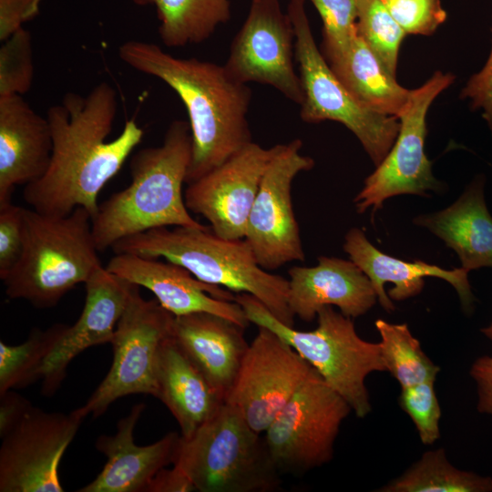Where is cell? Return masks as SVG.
<instances>
[{"instance_id": "6da1fadb", "label": "cell", "mask_w": 492, "mask_h": 492, "mask_svg": "<svg viewBox=\"0 0 492 492\" xmlns=\"http://www.w3.org/2000/svg\"><path fill=\"white\" fill-rule=\"evenodd\" d=\"M117 110V92L108 82L96 85L86 96L67 92L48 108L52 155L45 174L24 188L23 198L31 209L66 216L81 207L92 219L101 190L144 136L138 123L128 119L121 133L108 140Z\"/></svg>"}, {"instance_id": "7a4b0ae2", "label": "cell", "mask_w": 492, "mask_h": 492, "mask_svg": "<svg viewBox=\"0 0 492 492\" xmlns=\"http://www.w3.org/2000/svg\"><path fill=\"white\" fill-rule=\"evenodd\" d=\"M118 56L133 69L162 80L183 102L192 139L187 184L252 141L247 118L251 89L225 66L175 57L153 43L138 40L123 43Z\"/></svg>"}, {"instance_id": "3957f363", "label": "cell", "mask_w": 492, "mask_h": 492, "mask_svg": "<svg viewBox=\"0 0 492 492\" xmlns=\"http://www.w3.org/2000/svg\"><path fill=\"white\" fill-rule=\"evenodd\" d=\"M190 124L174 120L163 142L139 149L130 160L131 182L98 204L91 219L99 251L156 228H205L190 213L182 192L191 160Z\"/></svg>"}, {"instance_id": "277c9868", "label": "cell", "mask_w": 492, "mask_h": 492, "mask_svg": "<svg viewBox=\"0 0 492 492\" xmlns=\"http://www.w3.org/2000/svg\"><path fill=\"white\" fill-rule=\"evenodd\" d=\"M111 249L181 265L206 283L252 295L279 321L294 325L289 281L263 269L245 239H223L208 227H162L124 238Z\"/></svg>"}, {"instance_id": "5b68a950", "label": "cell", "mask_w": 492, "mask_h": 492, "mask_svg": "<svg viewBox=\"0 0 492 492\" xmlns=\"http://www.w3.org/2000/svg\"><path fill=\"white\" fill-rule=\"evenodd\" d=\"M91 215L77 208L66 216L25 208V241L20 259L2 280L5 294L36 308H51L100 266Z\"/></svg>"}, {"instance_id": "8992f818", "label": "cell", "mask_w": 492, "mask_h": 492, "mask_svg": "<svg viewBox=\"0 0 492 492\" xmlns=\"http://www.w3.org/2000/svg\"><path fill=\"white\" fill-rule=\"evenodd\" d=\"M234 301L250 323L268 328L290 344L350 405L359 418L372 405L365 386L366 376L386 371L379 343L363 340L351 317L323 306L317 313V327L299 331L279 321L259 300L238 293Z\"/></svg>"}, {"instance_id": "52a82bcc", "label": "cell", "mask_w": 492, "mask_h": 492, "mask_svg": "<svg viewBox=\"0 0 492 492\" xmlns=\"http://www.w3.org/2000/svg\"><path fill=\"white\" fill-rule=\"evenodd\" d=\"M173 466L199 492H272L281 485L264 438L227 402L192 436H180Z\"/></svg>"}, {"instance_id": "ba28073f", "label": "cell", "mask_w": 492, "mask_h": 492, "mask_svg": "<svg viewBox=\"0 0 492 492\" xmlns=\"http://www.w3.org/2000/svg\"><path fill=\"white\" fill-rule=\"evenodd\" d=\"M287 14L294 29V57L299 65L303 91L300 105L302 119L308 123L332 120L344 125L378 166L397 137L398 118L366 108L338 79L317 47L304 0H290Z\"/></svg>"}, {"instance_id": "9c48e42d", "label": "cell", "mask_w": 492, "mask_h": 492, "mask_svg": "<svg viewBox=\"0 0 492 492\" xmlns=\"http://www.w3.org/2000/svg\"><path fill=\"white\" fill-rule=\"evenodd\" d=\"M175 315L156 300H145L135 288L110 342V369L87 402L73 410L85 419L103 415L126 395H149L157 398V371L160 349L172 336Z\"/></svg>"}, {"instance_id": "30bf717a", "label": "cell", "mask_w": 492, "mask_h": 492, "mask_svg": "<svg viewBox=\"0 0 492 492\" xmlns=\"http://www.w3.org/2000/svg\"><path fill=\"white\" fill-rule=\"evenodd\" d=\"M352 408L313 369L264 432L280 473L300 474L330 462Z\"/></svg>"}, {"instance_id": "8fae6325", "label": "cell", "mask_w": 492, "mask_h": 492, "mask_svg": "<svg viewBox=\"0 0 492 492\" xmlns=\"http://www.w3.org/2000/svg\"><path fill=\"white\" fill-rule=\"evenodd\" d=\"M456 76L436 71L419 87L410 90L408 102L397 117V137L382 162L369 175L354 201L356 210L374 213L385 200L403 194L427 195L442 184L432 173L425 153L427 111L436 97L453 84Z\"/></svg>"}, {"instance_id": "7c38bea8", "label": "cell", "mask_w": 492, "mask_h": 492, "mask_svg": "<svg viewBox=\"0 0 492 492\" xmlns=\"http://www.w3.org/2000/svg\"><path fill=\"white\" fill-rule=\"evenodd\" d=\"M83 420L32 405L0 436V492H63L59 464Z\"/></svg>"}, {"instance_id": "4fadbf2b", "label": "cell", "mask_w": 492, "mask_h": 492, "mask_svg": "<svg viewBox=\"0 0 492 492\" xmlns=\"http://www.w3.org/2000/svg\"><path fill=\"white\" fill-rule=\"evenodd\" d=\"M302 146L300 139L278 144L247 221L244 239L267 271L305 259L291 192L294 178L314 166L312 158L301 154Z\"/></svg>"}, {"instance_id": "5bb4252c", "label": "cell", "mask_w": 492, "mask_h": 492, "mask_svg": "<svg viewBox=\"0 0 492 492\" xmlns=\"http://www.w3.org/2000/svg\"><path fill=\"white\" fill-rule=\"evenodd\" d=\"M313 370L282 337L258 326L226 402L262 434Z\"/></svg>"}, {"instance_id": "9a60e30c", "label": "cell", "mask_w": 492, "mask_h": 492, "mask_svg": "<svg viewBox=\"0 0 492 492\" xmlns=\"http://www.w3.org/2000/svg\"><path fill=\"white\" fill-rule=\"evenodd\" d=\"M294 29L279 0H252L226 64L237 80L268 85L301 105L303 91L294 65Z\"/></svg>"}, {"instance_id": "2e32d148", "label": "cell", "mask_w": 492, "mask_h": 492, "mask_svg": "<svg viewBox=\"0 0 492 492\" xmlns=\"http://www.w3.org/2000/svg\"><path fill=\"white\" fill-rule=\"evenodd\" d=\"M277 147L265 149L251 141L220 166L188 183L184 191L188 210L207 220L217 236L244 239L261 179Z\"/></svg>"}, {"instance_id": "e0dca14e", "label": "cell", "mask_w": 492, "mask_h": 492, "mask_svg": "<svg viewBox=\"0 0 492 492\" xmlns=\"http://www.w3.org/2000/svg\"><path fill=\"white\" fill-rule=\"evenodd\" d=\"M106 268L117 276L151 292L175 316L210 313L246 329L251 323L235 295L196 278L181 265L133 253H115Z\"/></svg>"}, {"instance_id": "ac0fdd59", "label": "cell", "mask_w": 492, "mask_h": 492, "mask_svg": "<svg viewBox=\"0 0 492 492\" xmlns=\"http://www.w3.org/2000/svg\"><path fill=\"white\" fill-rule=\"evenodd\" d=\"M84 284L86 299L80 316L73 325H65L61 337L44 363L41 392L46 396L56 394L68 365L77 355L90 347L110 343L137 287L103 266Z\"/></svg>"}, {"instance_id": "d6986e66", "label": "cell", "mask_w": 492, "mask_h": 492, "mask_svg": "<svg viewBox=\"0 0 492 492\" xmlns=\"http://www.w3.org/2000/svg\"><path fill=\"white\" fill-rule=\"evenodd\" d=\"M146 405H133L117 425L114 435H101L95 446L107 457L97 477L77 492H148L156 475L173 464L180 434L169 432L158 441L138 446L134 430Z\"/></svg>"}, {"instance_id": "ffe728a7", "label": "cell", "mask_w": 492, "mask_h": 492, "mask_svg": "<svg viewBox=\"0 0 492 492\" xmlns=\"http://www.w3.org/2000/svg\"><path fill=\"white\" fill-rule=\"evenodd\" d=\"M288 274L290 310L306 323L323 306H336L343 315L355 318L377 301L370 280L351 260L321 256L317 265L293 266Z\"/></svg>"}, {"instance_id": "44dd1931", "label": "cell", "mask_w": 492, "mask_h": 492, "mask_svg": "<svg viewBox=\"0 0 492 492\" xmlns=\"http://www.w3.org/2000/svg\"><path fill=\"white\" fill-rule=\"evenodd\" d=\"M52 148L46 117L20 95L0 97V204L11 201L16 186H26L45 174Z\"/></svg>"}, {"instance_id": "7402d4cb", "label": "cell", "mask_w": 492, "mask_h": 492, "mask_svg": "<svg viewBox=\"0 0 492 492\" xmlns=\"http://www.w3.org/2000/svg\"><path fill=\"white\" fill-rule=\"evenodd\" d=\"M343 250L370 280L380 305L387 312L395 310L394 301L415 296L424 287L425 277L446 281L456 291L466 312H470L475 301L467 274L464 268L444 270L422 261L413 262L391 257L377 250L364 232L351 229L345 235Z\"/></svg>"}, {"instance_id": "603a6c76", "label": "cell", "mask_w": 492, "mask_h": 492, "mask_svg": "<svg viewBox=\"0 0 492 492\" xmlns=\"http://www.w3.org/2000/svg\"><path fill=\"white\" fill-rule=\"evenodd\" d=\"M244 328L210 313L175 316L172 336L210 384L227 399L249 347Z\"/></svg>"}, {"instance_id": "cb8c5ba5", "label": "cell", "mask_w": 492, "mask_h": 492, "mask_svg": "<svg viewBox=\"0 0 492 492\" xmlns=\"http://www.w3.org/2000/svg\"><path fill=\"white\" fill-rule=\"evenodd\" d=\"M158 395L176 419L183 438L192 436L226 399L169 337L162 345L157 371Z\"/></svg>"}, {"instance_id": "d4e9b609", "label": "cell", "mask_w": 492, "mask_h": 492, "mask_svg": "<svg viewBox=\"0 0 492 492\" xmlns=\"http://www.w3.org/2000/svg\"><path fill=\"white\" fill-rule=\"evenodd\" d=\"M484 182L478 177L448 208L414 220L454 250L467 272L492 267V216L484 199Z\"/></svg>"}, {"instance_id": "484cf974", "label": "cell", "mask_w": 492, "mask_h": 492, "mask_svg": "<svg viewBox=\"0 0 492 492\" xmlns=\"http://www.w3.org/2000/svg\"><path fill=\"white\" fill-rule=\"evenodd\" d=\"M323 56L342 84L366 108L398 117L406 106L410 90L397 83L357 34L345 48Z\"/></svg>"}, {"instance_id": "4316f807", "label": "cell", "mask_w": 492, "mask_h": 492, "mask_svg": "<svg viewBox=\"0 0 492 492\" xmlns=\"http://www.w3.org/2000/svg\"><path fill=\"white\" fill-rule=\"evenodd\" d=\"M138 5H154L164 45L181 47L208 39L218 26L231 17L229 0H132Z\"/></svg>"}, {"instance_id": "83f0119b", "label": "cell", "mask_w": 492, "mask_h": 492, "mask_svg": "<svg viewBox=\"0 0 492 492\" xmlns=\"http://www.w3.org/2000/svg\"><path fill=\"white\" fill-rule=\"evenodd\" d=\"M383 492H490L492 478L455 467L443 448L425 452Z\"/></svg>"}, {"instance_id": "f1b7e54d", "label": "cell", "mask_w": 492, "mask_h": 492, "mask_svg": "<svg viewBox=\"0 0 492 492\" xmlns=\"http://www.w3.org/2000/svg\"><path fill=\"white\" fill-rule=\"evenodd\" d=\"M381 341L382 357L386 368L401 387L433 381L440 371L424 353L419 341L413 336L407 324L375 321Z\"/></svg>"}, {"instance_id": "f546056e", "label": "cell", "mask_w": 492, "mask_h": 492, "mask_svg": "<svg viewBox=\"0 0 492 492\" xmlns=\"http://www.w3.org/2000/svg\"><path fill=\"white\" fill-rule=\"evenodd\" d=\"M65 325L56 323L45 331L33 328L27 339L18 345L0 341V395L41 380L44 363Z\"/></svg>"}, {"instance_id": "4dcf8cb0", "label": "cell", "mask_w": 492, "mask_h": 492, "mask_svg": "<svg viewBox=\"0 0 492 492\" xmlns=\"http://www.w3.org/2000/svg\"><path fill=\"white\" fill-rule=\"evenodd\" d=\"M356 32L384 67L395 77L399 50L406 33L381 0H357Z\"/></svg>"}, {"instance_id": "1f68e13d", "label": "cell", "mask_w": 492, "mask_h": 492, "mask_svg": "<svg viewBox=\"0 0 492 492\" xmlns=\"http://www.w3.org/2000/svg\"><path fill=\"white\" fill-rule=\"evenodd\" d=\"M33 79L32 38L23 27L0 47V97L27 93Z\"/></svg>"}, {"instance_id": "d6a6232c", "label": "cell", "mask_w": 492, "mask_h": 492, "mask_svg": "<svg viewBox=\"0 0 492 492\" xmlns=\"http://www.w3.org/2000/svg\"><path fill=\"white\" fill-rule=\"evenodd\" d=\"M433 381L401 387L399 405L413 420L421 442L434 444L440 436L441 409Z\"/></svg>"}, {"instance_id": "836d02e7", "label": "cell", "mask_w": 492, "mask_h": 492, "mask_svg": "<svg viewBox=\"0 0 492 492\" xmlns=\"http://www.w3.org/2000/svg\"><path fill=\"white\" fill-rule=\"evenodd\" d=\"M321 15L323 54L345 48L356 32L357 0H310Z\"/></svg>"}, {"instance_id": "e575fe53", "label": "cell", "mask_w": 492, "mask_h": 492, "mask_svg": "<svg viewBox=\"0 0 492 492\" xmlns=\"http://www.w3.org/2000/svg\"><path fill=\"white\" fill-rule=\"evenodd\" d=\"M406 34L431 36L446 19L440 0H381Z\"/></svg>"}, {"instance_id": "d590c367", "label": "cell", "mask_w": 492, "mask_h": 492, "mask_svg": "<svg viewBox=\"0 0 492 492\" xmlns=\"http://www.w3.org/2000/svg\"><path fill=\"white\" fill-rule=\"evenodd\" d=\"M25 241V208L0 204V279L3 280L21 257Z\"/></svg>"}, {"instance_id": "8d00e7d4", "label": "cell", "mask_w": 492, "mask_h": 492, "mask_svg": "<svg viewBox=\"0 0 492 492\" xmlns=\"http://www.w3.org/2000/svg\"><path fill=\"white\" fill-rule=\"evenodd\" d=\"M460 98L468 99L472 110H482L481 116L492 132V41L484 67L469 77Z\"/></svg>"}, {"instance_id": "74e56055", "label": "cell", "mask_w": 492, "mask_h": 492, "mask_svg": "<svg viewBox=\"0 0 492 492\" xmlns=\"http://www.w3.org/2000/svg\"><path fill=\"white\" fill-rule=\"evenodd\" d=\"M43 0H0V40L13 36L40 12Z\"/></svg>"}, {"instance_id": "f35d334b", "label": "cell", "mask_w": 492, "mask_h": 492, "mask_svg": "<svg viewBox=\"0 0 492 492\" xmlns=\"http://www.w3.org/2000/svg\"><path fill=\"white\" fill-rule=\"evenodd\" d=\"M481 332L492 342V323ZM470 374L477 386L478 412L492 415V356L478 357L471 366Z\"/></svg>"}, {"instance_id": "ab89813d", "label": "cell", "mask_w": 492, "mask_h": 492, "mask_svg": "<svg viewBox=\"0 0 492 492\" xmlns=\"http://www.w3.org/2000/svg\"><path fill=\"white\" fill-rule=\"evenodd\" d=\"M32 405L13 390L0 395V436L10 429Z\"/></svg>"}, {"instance_id": "60d3db41", "label": "cell", "mask_w": 492, "mask_h": 492, "mask_svg": "<svg viewBox=\"0 0 492 492\" xmlns=\"http://www.w3.org/2000/svg\"><path fill=\"white\" fill-rule=\"evenodd\" d=\"M196 491L190 478L177 466L161 469L149 486L148 492Z\"/></svg>"}]
</instances>
